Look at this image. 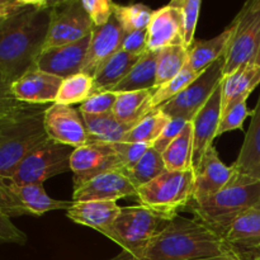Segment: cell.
I'll use <instances>...</instances> for the list:
<instances>
[{
    "label": "cell",
    "mask_w": 260,
    "mask_h": 260,
    "mask_svg": "<svg viewBox=\"0 0 260 260\" xmlns=\"http://www.w3.org/2000/svg\"><path fill=\"white\" fill-rule=\"evenodd\" d=\"M52 2L29 4L0 22V71L10 83L35 69L45 48Z\"/></svg>",
    "instance_id": "6da1fadb"
},
{
    "label": "cell",
    "mask_w": 260,
    "mask_h": 260,
    "mask_svg": "<svg viewBox=\"0 0 260 260\" xmlns=\"http://www.w3.org/2000/svg\"><path fill=\"white\" fill-rule=\"evenodd\" d=\"M233 256L220 235L197 218L177 215L169 225L128 258L134 260H196Z\"/></svg>",
    "instance_id": "7a4b0ae2"
},
{
    "label": "cell",
    "mask_w": 260,
    "mask_h": 260,
    "mask_svg": "<svg viewBox=\"0 0 260 260\" xmlns=\"http://www.w3.org/2000/svg\"><path fill=\"white\" fill-rule=\"evenodd\" d=\"M260 202V182L235 174L220 192L190 202L196 218L222 238L230 226Z\"/></svg>",
    "instance_id": "3957f363"
},
{
    "label": "cell",
    "mask_w": 260,
    "mask_h": 260,
    "mask_svg": "<svg viewBox=\"0 0 260 260\" xmlns=\"http://www.w3.org/2000/svg\"><path fill=\"white\" fill-rule=\"evenodd\" d=\"M45 111L42 106H28L0 126V177L9 179L20 162L48 139Z\"/></svg>",
    "instance_id": "277c9868"
},
{
    "label": "cell",
    "mask_w": 260,
    "mask_h": 260,
    "mask_svg": "<svg viewBox=\"0 0 260 260\" xmlns=\"http://www.w3.org/2000/svg\"><path fill=\"white\" fill-rule=\"evenodd\" d=\"M174 217L155 212L142 205L127 206L121 207L114 222L102 235L121 246L129 256L161 233Z\"/></svg>",
    "instance_id": "5b68a950"
},
{
    "label": "cell",
    "mask_w": 260,
    "mask_h": 260,
    "mask_svg": "<svg viewBox=\"0 0 260 260\" xmlns=\"http://www.w3.org/2000/svg\"><path fill=\"white\" fill-rule=\"evenodd\" d=\"M194 194V170L170 172L165 170L160 177L137 189L140 205L174 217L179 210L189 207Z\"/></svg>",
    "instance_id": "8992f818"
},
{
    "label": "cell",
    "mask_w": 260,
    "mask_h": 260,
    "mask_svg": "<svg viewBox=\"0 0 260 260\" xmlns=\"http://www.w3.org/2000/svg\"><path fill=\"white\" fill-rule=\"evenodd\" d=\"M223 76L255 62L260 50V0L246 2L230 24Z\"/></svg>",
    "instance_id": "52a82bcc"
},
{
    "label": "cell",
    "mask_w": 260,
    "mask_h": 260,
    "mask_svg": "<svg viewBox=\"0 0 260 260\" xmlns=\"http://www.w3.org/2000/svg\"><path fill=\"white\" fill-rule=\"evenodd\" d=\"M73 151V147L47 139L20 162L9 179L15 184H43L70 170Z\"/></svg>",
    "instance_id": "ba28073f"
},
{
    "label": "cell",
    "mask_w": 260,
    "mask_h": 260,
    "mask_svg": "<svg viewBox=\"0 0 260 260\" xmlns=\"http://www.w3.org/2000/svg\"><path fill=\"white\" fill-rule=\"evenodd\" d=\"M223 65L225 57L212 63L182 93L157 109L164 112L169 118H183L192 122L196 114L203 108L216 89L221 85L223 78Z\"/></svg>",
    "instance_id": "9c48e42d"
},
{
    "label": "cell",
    "mask_w": 260,
    "mask_h": 260,
    "mask_svg": "<svg viewBox=\"0 0 260 260\" xmlns=\"http://www.w3.org/2000/svg\"><path fill=\"white\" fill-rule=\"evenodd\" d=\"M94 28L95 27L80 0L52 2L51 22L45 48L60 47L78 42L90 36Z\"/></svg>",
    "instance_id": "30bf717a"
},
{
    "label": "cell",
    "mask_w": 260,
    "mask_h": 260,
    "mask_svg": "<svg viewBox=\"0 0 260 260\" xmlns=\"http://www.w3.org/2000/svg\"><path fill=\"white\" fill-rule=\"evenodd\" d=\"M112 170H124L113 144L95 142L74 149L70 160L74 189Z\"/></svg>",
    "instance_id": "8fae6325"
},
{
    "label": "cell",
    "mask_w": 260,
    "mask_h": 260,
    "mask_svg": "<svg viewBox=\"0 0 260 260\" xmlns=\"http://www.w3.org/2000/svg\"><path fill=\"white\" fill-rule=\"evenodd\" d=\"M43 124L48 139L73 149L88 144V134L83 116L71 106L52 103L43 114Z\"/></svg>",
    "instance_id": "7c38bea8"
},
{
    "label": "cell",
    "mask_w": 260,
    "mask_h": 260,
    "mask_svg": "<svg viewBox=\"0 0 260 260\" xmlns=\"http://www.w3.org/2000/svg\"><path fill=\"white\" fill-rule=\"evenodd\" d=\"M90 38L91 35L70 45L43 48L36 61L35 69L61 79H66L69 76L81 73L86 53H88Z\"/></svg>",
    "instance_id": "4fadbf2b"
},
{
    "label": "cell",
    "mask_w": 260,
    "mask_h": 260,
    "mask_svg": "<svg viewBox=\"0 0 260 260\" xmlns=\"http://www.w3.org/2000/svg\"><path fill=\"white\" fill-rule=\"evenodd\" d=\"M137 188L124 170H112L93 178L81 187L74 189V202L84 201H109L117 202L121 198L136 197Z\"/></svg>",
    "instance_id": "5bb4252c"
},
{
    "label": "cell",
    "mask_w": 260,
    "mask_h": 260,
    "mask_svg": "<svg viewBox=\"0 0 260 260\" xmlns=\"http://www.w3.org/2000/svg\"><path fill=\"white\" fill-rule=\"evenodd\" d=\"M222 239L236 260H260V210L241 215Z\"/></svg>",
    "instance_id": "9a60e30c"
},
{
    "label": "cell",
    "mask_w": 260,
    "mask_h": 260,
    "mask_svg": "<svg viewBox=\"0 0 260 260\" xmlns=\"http://www.w3.org/2000/svg\"><path fill=\"white\" fill-rule=\"evenodd\" d=\"M124 36L126 32L114 15L107 24L94 28L81 73L93 78L101 66L121 50Z\"/></svg>",
    "instance_id": "2e32d148"
},
{
    "label": "cell",
    "mask_w": 260,
    "mask_h": 260,
    "mask_svg": "<svg viewBox=\"0 0 260 260\" xmlns=\"http://www.w3.org/2000/svg\"><path fill=\"white\" fill-rule=\"evenodd\" d=\"M235 168L228 167L218 156L215 146L210 147L194 167L193 200L208 197L228 187L235 178Z\"/></svg>",
    "instance_id": "e0dca14e"
},
{
    "label": "cell",
    "mask_w": 260,
    "mask_h": 260,
    "mask_svg": "<svg viewBox=\"0 0 260 260\" xmlns=\"http://www.w3.org/2000/svg\"><path fill=\"white\" fill-rule=\"evenodd\" d=\"M63 79L32 69L12 84V94L17 101L30 106L55 103Z\"/></svg>",
    "instance_id": "ac0fdd59"
},
{
    "label": "cell",
    "mask_w": 260,
    "mask_h": 260,
    "mask_svg": "<svg viewBox=\"0 0 260 260\" xmlns=\"http://www.w3.org/2000/svg\"><path fill=\"white\" fill-rule=\"evenodd\" d=\"M146 30L147 51L157 52L170 46H184L182 14L174 5L154 10Z\"/></svg>",
    "instance_id": "d6986e66"
},
{
    "label": "cell",
    "mask_w": 260,
    "mask_h": 260,
    "mask_svg": "<svg viewBox=\"0 0 260 260\" xmlns=\"http://www.w3.org/2000/svg\"><path fill=\"white\" fill-rule=\"evenodd\" d=\"M221 85L216 89L207 103L192 119L193 140H194V155L193 165H197L210 147L213 146V141L217 137L218 124L221 114Z\"/></svg>",
    "instance_id": "ffe728a7"
},
{
    "label": "cell",
    "mask_w": 260,
    "mask_h": 260,
    "mask_svg": "<svg viewBox=\"0 0 260 260\" xmlns=\"http://www.w3.org/2000/svg\"><path fill=\"white\" fill-rule=\"evenodd\" d=\"M121 207L117 202L109 201H84L74 202L66 211L69 220L78 225L86 226L96 230L98 233L106 231L118 216Z\"/></svg>",
    "instance_id": "44dd1931"
},
{
    "label": "cell",
    "mask_w": 260,
    "mask_h": 260,
    "mask_svg": "<svg viewBox=\"0 0 260 260\" xmlns=\"http://www.w3.org/2000/svg\"><path fill=\"white\" fill-rule=\"evenodd\" d=\"M240 154L233 167L239 177L260 182V94Z\"/></svg>",
    "instance_id": "7402d4cb"
},
{
    "label": "cell",
    "mask_w": 260,
    "mask_h": 260,
    "mask_svg": "<svg viewBox=\"0 0 260 260\" xmlns=\"http://www.w3.org/2000/svg\"><path fill=\"white\" fill-rule=\"evenodd\" d=\"M260 84V66L249 63L229 74L221 81V109L222 113L228 108L241 101L248 99L254 89Z\"/></svg>",
    "instance_id": "603a6c76"
},
{
    "label": "cell",
    "mask_w": 260,
    "mask_h": 260,
    "mask_svg": "<svg viewBox=\"0 0 260 260\" xmlns=\"http://www.w3.org/2000/svg\"><path fill=\"white\" fill-rule=\"evenodd\" d=\"M230 37L231 27L229 25L220 35L211 40H194L192 46L188 48V68L194 73L202 74L216 61L225 57Z\"/></svg>",
    "instance_id": "cb8c5ba5"
},
{
    "label": "cell",
    "mask_w": 260,
    "mask_h": 260,
    "mask_svg": "<svg viewBox=\"0 0 260 260\" xmlns=\"http://www.w3.org/2000/svg\"><path fill=\"white\" fill-rule=\"evenodd\" d=\"M10 187L29 216H43L50 211L56 210L68 211L73 205V201H58L50 197L46 193L43 184H15L10 180Z\"/></svg>",
    "instance_id": "d4e9b609"
},
{
    "label": "cell",
    "mask_w": 260,
    "mask_h": 260,
    "mask_svg": "<svg viewBox=\"0 0 260 260\" xmlns=\"http://www.w3.org/2000/svg\"><path fill=\"white\" fill-rule=\"evenodd\" d=\"M88 134V144H118L123 142L132 126L119 121L113 113L102 116L81 114Z\"/></svg>",
    "instance_id": "484cf974"
},
{
    "label": "cell",
    "mask_w": 260,
    "mask_h": 260,
    "mask_svg": "<svg viewBox=\"0 0 260 260\" xmlns=\"http://www.w3.org/2000/svg\"><path fill=\"white\" fill-rule=\"evenodd\" d=\"M155 89L127 91L117 94V101L112 113L123 123L134 127L144 117L151 113V98Z\"/></svg>",
    "instance_id": "4316f807"
},
{
    "label": "cell",
    "mask_w": 260,
    "mask_h": 260,
    "mask_svg": "<svg viewBox=\"0 0 260 260\" xmlns=\"http://www.w3.org/2000/svg\"><path fill=\"white\" fill-rule=\"evenodd\" d=\"M140 57L141 56L131 55L122 50L114 53L93 76L94 91H106L114 88L119 81L126 78L127 74L136 65Z\"/></svg>",
    "instance_id": "83f0119b"
},
{
    "label": "cell",
    "mask_w": 260,
    "mask_h": 260,
    "mask_svg": "<svg viewBox=\"0 0 260 260\" xmlns=\"http://www.w3.org/2000/svg\"><path fill=\"white\" fill-rule=\"evenodd\" d=\"M156 60L157 52L147 51L140 57L136 65L131 69L126 78L119 81L111 91L127 93V91L147 90L155 88L156 83Z\"/></svg>",
    "instance_id": "f1b7e54d"
},
{
    "label": "cell",
    "mask_w": 260,
    "mask_h": 260,
    "mask_svg": "<svg viewBox=\"0 0 260 260\" xmlns=\"http://www.w3.org/2000/svg\"><path fill=\"white\" fill-rule=\"evenodd\" d=\"M194 155V140H193L192 122H188L182 134L167 147L161 154L167 170L170 172H190Z\"/></svg>",
    "instance_id": "f546056e"
},
{
    "label": "cell",
    "mask_w": 260,
    "mask_h": 260,
    "mask_svg": "<svg viewBox=\"0 0 260 260\" xmlns=\"http://www.w3.org/2000/svg\"><path fill=\"white\" fill-rule=\"evenodd\" d=\"M188 63V48L184 46H170L157 51L156 83L155 88L168 83L179 75Z\"/></svg>",
    "instance_id": "4dcf8cb0"
},
{
    "label": "cell",
    "mask_w": 260,
    "mask_h": 260,
    "mask_svg": "<svg viewBox=\"0 0 260 260\" xmlns=\"http://www.w3.org/2000/svg\"><path fill=\"white\" fill-rule=\"evenodd\" d=\"M169 122L170 118L164 112L155 109L129 129L123 142H139L152 146Z\"/></svg>",
    "instance_id": "1f68e13d"
},
{
    "label": "cell",
    "mask_w": 260,
    "mask_h": 260,
    "mask_svg": "<svg viewBox=\"0 0 260 260\" xmlns=\"http://www.w3.org/2000/svg\"><path fill=\"white\" fill-rule=\"evenodd\" d=\"M93 93V78L84 73H79L63 79L55 103L63 104V106L83 104Z\"/></svg>",
    "instance_id": "d6a6232c"
},
{
    "label": "cell",
    "mask_w": 260,
    "mask_h": 260,
    "mask_svg": "<svg viewBox=\"0 0 260 260\" xmlns=\"http://www.w3.org/2000/svg\"><path fill=\"white\" fill-rule=\"evenodd\" d=\"M165 170L167 168H165L161 154L157 152L152 146H150L144 156L137 161V164L132 169L127 170V172L124 170V172L127 173L135 187L139 189L142 185L160 177Z\"/></svg>",
    "instance_id": "836d02e7"
},
{
    "label": "cell",
    "mask_w": 260,
    "mask_h": 260,
    "mask_svg": "<svg viewBox=\"0 0 260 260\" xmlns=\"http://www.w3.org/2000/svg\"><path fill=\"white\" fill-rule=\"evenodd\" d=\"M152 13L154 12L144 4L114 5V17L126 33L147 29Z\"/></svg>",
    "instance_id": "e575fe53"
},
{
    "label": "cell",
    "mask_w": 260,
    "mask_h": 260,
    "mask_svg": "<svg viewBox=\"0 0 260 260\" xmlns=\"http://www.w3.org/2000/svg\"><path fill=\"white\" fill-rule=\"evenodd\" d=\"M200 75L201 74L194 73V71L190 70L188 66H185V69L179 74V75H177L174 79H172L170 81H168V83L162 84L161 86L155 89L151 98L152 111L160 108L162 104L168 103V102L172 101L173 98H175L178 94L182 93V91L184 90L189 84H192Z\"/></svg>",
    "instance_id": "d590c367"
},
{
    "label": "cell",
    "mask_w": 260,
    "mask_h": 260,
    "mask_svg": "<svg viewBox=\"0 0 260 260\" xmlns=\"http://www.w3.org/2000/svg\"><path fill=\"white\" fill-rule=\"evenodd\" d=\"M177 7L182 14L183 35H184V47L189 48L194 42V32L197 28L198 17L202 3L200 0H175L170 3Z\"/></svg>",
    "instance_id": "8d00e7d4"
},
{
    "label": "cell",
    "mask_w": 260,
    "mask_h": 260,
    "mask_svg": "<svg viewBox=\"0 0 260 260\" xmlns=\"http://www.w3.org/2000/svg\"><path fill=\"white\" fill-rule=\"evenodd\" d=\"M246 102H248V99H241L221 114L217 137L226 134V132L234 131V129H243L244 122L246 121V118L249 116H253V111L248 108Z\"/></svg>",
    "instance_id": "74e56055"
},
{
    "label": "cell",
    "mask_w": 260,
    "mask_h": 260,
    "mask_svg": "<svg viewBox=\"0 0 260 260\" xmlns=\"http://www.w3.org/2000/svg\"><path fill=\"white\" fill-rule=\"evenodd\" d=\"M117 101V93L111 90L94 91L83 104H80L79 112L89 116H102L113 112Z\"/></svg>",
    "instance_id": "f35d334b"
},
{
    "label": "cell",
    "mask_w": 260,
    "mask_h": 260,
    "mask_svg": "<svg viewBox=\"0 0 260 260\" xmlns=\"http://www.w3.org/2000/svg\"><path fill=\"white\" fill-rule=\"evenodd\" d=\"M0 211L10 218L29 216L28 211L23 207L22 203L13 193L10 180L3 177H0Z\"/></svg>",
    "instance_id": "ab89813d"
},
{
    "label": "cell",
    "mask_w": 260,
    "mask_h": 260,
    "mask_svg": "<svg viewBox=\"0 0 260 260\" xmlns=\"http://www.w3.org/2000/svg\"><path fill=\"white\" fill-rule=\"evenodd\" d=\"M83 8L93 22L94 27L107 24L114 15L116 3L111 0H81Z\"/></svg>",
    "instance_id": "60d3db41"
},
{
    "label": "cell",
    "mask_w": 260,
    "mask_h": 260,
    "mask_svg": "<svg viewBox=\"0 0 260 260\" xmlns=\"http://www.w3.org/2000/svg\"><path fill=\"white\" fill-rule=\"evenodd\" d=\"M113 145L126 172L137 164V161L144 156L150 147V145L139 144V142H118Z\"/></svg>",
    "instance_id": "b9f144b4"
},
{
    "label": "cell",
    "mask_w": 260,
    "mask_h": 260,
    "mask_svg": "<svg viewBox=\"0 0 260 260\" xmlns=\"http://www.w3.org/2000/svg\"><path fill=\"white\" fill-rule=\"evenodd\" d=\"M27 240V235L12 222V218L0 211V244L24 245Z\"/></svg>",
    "instance_id": "7bdbcfd3"
},
{
    "label": "cell",
    "mask_w": 260,
    "mask_h": 260,
    "mask_svg": "<svg viewBox=\"0 0 260 260\" xmlns=\"http://www.w3.org/2000/svg\"><path fill=\"white\" fill-rule=\"evenodd\" d=\"M188 121L183 118H170V122L167 124L164 131L159 136V139L152 144V147L156 150L157 152L162 154L167 150V147L182 134L184 127L187 126Z\"/></svg>",
    "instance_id": "ee69618b"
},
{
    "label": "cell",
    "mask_w": 260,
    "mask_h": 260,
    "mask_svg": "<svg viewBox=\"0 0 260 260\" xmlns=\"http://www.w3.org/2000/svg\"><path fill=\"white\" fill-rule=\"evenodd\" d=\"M121 50L136 56H142L147 52V30L142 29L126 33Z\"/></svg>",
    "instance_id": "f6af8a7d"
},
{
    "label": "cell",
    "mask_w": 260,
    "mask_h": 260,
    "mask_svg": "<svg viewBox=\"0 0 260 260\" xmlns=\"http://www.w3.org/2000/svg\"><path fill=\"white\" fill-rule=\"evenodd\" d=\"M30 0H0V19L10 17L27 7Z\"/></svg>",
    "instance_id": "bcb514c9"
},
{
    "label": "cell",
    "mask_w": 260,
    "mask_h": 260,
    "mask_svg": "<svg viewBox=\"0 0 260 260\" xmlns=\"http://www.w3.org/2000/svg\"><path fill=\"white\" fill-rule=\"evenodd\" d=\"M13 101H17V99L12 94V83L0 71V103H7V102Z\"/></svg>",
    "instance_id": "7dc6e473"
},
{
    "label": "cell",
    "mask_w": 260,
    "mask_h": 260,
    "mask_svg": "<svg viewBox=\"0 0 260 260\" xmlns=\"http://www.w3.org/2000/svg\"><path fill=\"white\" fill-rule=\"evenodd\" d=\"M25 103H22L19 101H13V102H7V103H0V113L3 112H12L15 109H19L22 107H24Z\"/></svg>",
    "instance_id": "c3c4849f"
},
{
    "label": "cell",
    "mask_w": 260,
    "mask_h": 260,
    "mask_svg": "<svg viewBox=\"0 0 260 260\" xmlns=\"http://www.w3.org/2000/svg\"><path fill=\"white\" fill-rule=\"evenodd\" d=\"M28 106H30V104H25L24 107H22V108H19V109H15V111L3 112V113H0V126H3V124H4V123H7V122L9 121V119H12L13 117L17 116V114L19 113V112H22L23 109H24L25 107H28Z\"/></svg>",
    "instance_id": "681fc988"
},
{
    "label": "cell",
    "mask_w": 260,
    "mask_h": 260,
    "mask_svg": "<svg viewBox=\"0 0 260 260\" xmlns=\"http://www.w3.org/2000/svg\"><path fill=\"white\" fill-rule=\"evenodd\" d=\"M196 260H236L234 256H216V258H205V259H196Z\"/></svg>",
    "instance_id": "f907efd6"
},
{
    "label": "cell",
    "mask_w": 260,
    "mask_h": 260,
    "mask_svg": "<svg viewBox=\"0 0 260 260\" xmlns=\"http://www.w3.org/2000/svg\"><path fill=\"white\" fill-rule=\"evenodd\" d=\"M254 63H256V65L260 66V50L258 52V56H256V58H255V62H254Z\"/></svg>",
    "instance_id": "816d5d0a"
},
{
    "label": "cell",
    "mask_w": 260,
    "mask_h": 260,
    "mask_svg": "<svg viewBox=\"0 0 260 260\" xmlns=\"http://www.w3.org/2000/svg\"><path fill=\"white\" fill-rule=\"evenodd\" d=\"M254 208H256V210H260V202L258 203V205H256L255 206V207H254Z\"/></svg>",
    "instance_id": "f5cc1de1"
},
{
    "label": "cell",
    "mask_w": 260,
    "mask_h": 260,
    "mask_svg": "<svg viewBox=\"0 0 260 260\" xmlns=\"http://www.w3.org/2000/svg\"><path fill=\"white\" fill-rule=\"evenodd\" d=\"M116 260H134V259H131V258H128V259H116Z\"/></svg>",
    "instance_id": "db71d44e"
},
{
    "label": "cell",
    "mask_w": 260,
    "mask_h": 260,
    "mask_svg": "<svg viewBox=\"0 0 260 260\" xmlns=\"http://www.w3.org/2000/svg\"><path fill=\"white\" fill-rule=\"evenodd\" d=\"M2 20H3V19H0V22H2Z\"/></svg>",
    "instance_id": "11a10c76"
}]
</instances>
